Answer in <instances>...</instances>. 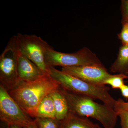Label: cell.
I'll return each mask as SVG.
<instances>
[{"label":"cell","mask_w":128,"mask_h":128,"mask_svg":"<svg viewBox=\"0 0 128 128\" xmlns=\"http://www.w3.org/2000/svg\"><path fill=\"white\" fill-rule=\"evenodd\" d=\"M122 102L124 106H125L126 107L128 108V102H124L122 99Z\"/></svg>","instance_id":"7402d4cb"},{"label":"cell","mask_w":128,"mask_h":128,"mask_svg":"<svg viewBox=\"0 0 128 128\" xmlns=\"http://www.w3.org/2000/svg\"><path fill=\"white\" fill-rule=\"evenodd\" d=\"M19 50L16 35L12 38L0 56V82L8 92L16 87L20 80L18 73Z\"/></svg>","instance_id":"277c9868"},{"label":"cell","mask_w":128,"mask_h":128,"mask_svg":"<svg viewBox=\"0 0 128 128\" xmlns=\"http://www.w3.org/2000/svg\"><path fill=\"white\" fill-rule=\"evenodd\" d=\"M50 94L44 98L40 104L37 110L36 118L56 119L55 108Z\"/></svg>","instance_id":"4fadbf2b"},{"label":"cell","mask_w":128,"mask_h":128,"mask_svg":"<svg viewBox=\"0 0 128 128\" xmlns=\"http://www.w3.org/2000/svg\"><path fill=\"white\" fill-rule=\"evenodd\" d=\"M46 62L48 66L71 67L85 65H102L96 54L86 48L76 52L64 53L57 52L52 48L47 50Z\"/></svg>","instance_id":"8992f818"},{"label":"cell","mask_w":128,"mask_h":128,"mask_svg":"<svg viewBox=\"0 0 128 128\" xmlns=\"http://www.w3.org/2000/svg\"><path fill=\"white\" fill-rule=\"evenodd\" d=\"M60 128H101L87 118L79 116L69 112L68 116L61 122Z\"/></svg>","instance_id":"30bf717a"},{"label":"cell","mask_w":128,"mask_h":128,"mask_svg":"<svg viewBox=\"0 0 128 128\" xmlns=\"http://www.w3.org/2000/svg\"><path fill=\"white\" fill-rule=\"evenodd\" d=\"M60 88L67 101L69 112L79 116L96 119L104 128H115L118 116L114 108L104 104L97 103L88 97L74 94Z\"/></svg>","instance_id":"7a4b0ae2"},{"label":"cell","mask_w":128,"mask_h":128,"mask_svg":"<svg viewBox=\"0 0 128 128\" xmlns=\"http://www.w3.org/2000/svg\"><path fill=\"white\" fill-rule=\"evenodd\" d=\"M111 71L128 74V45H123L120 50L119 54L116 61L111 66Z\"/></svg>","instance_id":"7c38bea8"},{"label":"cell","mask_w":128,"mask_h":128,"mask_svg":"<svg viewBox=\"0 0 128 128\" xmlns=\"http://www.w3.org/2000/svg\"><path fill=\"white\" fill-rule=\"evenodd\" d=\"M50 75L62 89L74 94L88 97L94 100H99L114 109L116 100L109 93V88L86 82L52 66H50Z\"/></svg>","instance_id":"3957f363"},{"label":"cell","mask_w":128,"mask_h":128,"mask_svg":"<svg viewBox=\"0 0 128 128\" xmlns=\"http://www.w3.org/2000/svg\"><path fill=\"white\" fill-rule=\"evenodd\" d=\"M122 24V28L118 37L123 45H128V23L124 22Z\"/></svg>","instance_id":"e0dca14e"},{"label":"cell","mask_w":128,"mask_h":128,"mask_svg":"<svg viewBox=\"0 0 128 128\" xmlns=\"http://www.w3.org/2000/svg\"><path fill=\"white\" fill-rule=\"evenodd\" d=\"M128 79V76L123 74L112 75L104 82V84L110 85L113 89H120L124 84V80Z\"/></svg>","instance_id":"9a60e30c"},{"label":"cell","mask_w":128,"mask_h":128,"mask_svg":"<svg viewBox=\"0 0 128 128\" xmlns=\"http://www.w3.org/2000/svg\"><path fill=\"white\" fill-rule=\"evenodd\" d=\"M62 71L96 86H105L104 82L112 75L103 65L63 67Z\"/></svg>","instance_id":"ba28073f"},{"label":"cell","mask_w":128,"mask_h":128,"mask_svg":"<svg viewBox=\"0 0 128 128\" xmlns=\"http://www.w3.org/2000/svg\"><path fill=\"white\" fill-rule=\"evenodd\" d=\"M18 73L20 80L25 82L36 80L45 74L35 64L22 54L20 51L18 58Z\"/></svg>","instance_id":"9c48e42d"},{"label":"cell","mask_w":128,"mask_h":128,"mask_svg":"<svg viewBox=\"0 0 128 128\" xmlns=\"http://www.w3.org/2000/svg\"><path fill=\"white\" fill-rule=\"evenodd\" d=\"M6 128H23L20 126L17 125H7Z\"/></svg>","instance_id":"44dd1931"},{"label":"cell","mask_w":128,"mask_h":128,"mask_svg":"<svg viewBox=\"0 0 128 128\" xmlns=\"http://www.w3.org/2000/svg\"><path fill=\"white\" fill-rule=\"evenodd\" d=\"M23 128H38L37 127L36 124H35V122L34 120L31 123L28 124L27 126L23 127Z\"/></svg>","instance_id":"ffe728a7"},{"label":"cell","mask_w":128,"mask_h":128,"mask_svg":"<svg viewBox=\"0 0 128 128\" xmlns=\"http://www.w3.org/2000/svg\"><path fill=\"white\" fill-rule=\"evenodd\" d=\"M19 51L36 65L45 74L50 75V67L46 62L47 50L51 46L36 35L18 34L16 35Z\"/></svg>","instance_id":"5b68a950"},{"label":"cell","mask_w":128,"mask_h":128,"mask_svg":"<svg viewBox=\"0 0 128 128\" xmlns=\"http://www.w3.org/2000/svg\"><path fill=\"white\" fill-rule=\"evenodd\" d=\"M60 88L59 85L50 75L44 74L34 81H20L18 85L8 92L26 114L35 119L42 100Z\"/></svg>","instance_id":"6da1fadb"},{"label":"cell","mask_w":128,"mask_h":128,"mask_svg":"<svg viewBox=\"0 0 128 128\" xmlns=\"http://www.w3.org/2000/svg\"><path fill=\"white\" fill-rule=\"evenodd\" d=\"M121 7L123 16L122 23H128V0L122 1Z\"/></svg>","instance_id":"ac0fdd59"},{"label":"cell","mask_w":128,"mask_h":128,"mask_svg":"<svg viewBox=\"0 0 128 128\" xmlns=\"http://www.w3.org/2000/svg\"><path fill=\"white\" fill-rule=\"evenodd\" d=\"M34 121L38 128H60L61 122L56 119L36 118Z\"/></svg>","instance_id":"2e32d148"},{"label":"cell","mask_w":128,"mask_h":128,"mask_svg":"<svg viewBox=\"0 0 128 128\" xmlns=\"http://www.w3.org/2000/svg\"><path fill=\"white\" fill-rule=\"evenodd\" d=\"M120 89L123 96L128 99V86L124 84Z\"/></svg>","instance_id":"d6986e66"},{"label":"cell","mask_w":128,"mask_h":128,"mask_svg":"<svg viewBox=\"0 0 128 128\" xmlns=\"http://www.w3.org/2000/svg\"><path fill=\"white\" fill-rule=\"evenodd\" d=\"M55 108L56 120L62 122L66 118L69 113L68 105L60 88L50 94Z\"/></svg>","instance_id":"8fae6325"},{"label":"cell","mask_w":128,"mask_h":128,"mask_svg":"<svg viewBox=\"0 0 128 128\" xmlns=\"http://www.w3.org/2000/svg\"><path fill=\"white\" fill-rule=\"evenodd\" d=\"M0 119L7 125L23 127L34 120L24 112L8 92L0 85Z\"/></svg>","instance_id":"52a82bcc"},{"label":"cell","mask_w":128,"mask_h":128,"mask_svg":"<svg viewBox=\"0 0 128 128\" xmlns=\"http://www.w3.org/2000/svg\"><path fill=\"white\" fill-rule=\"evenodd\" d=\"M114 110L120 118L121 128H128V108L123 104L121 98L116 101Z\"/></svg>","instance_id":"5bb4252c"}]
</instances>
